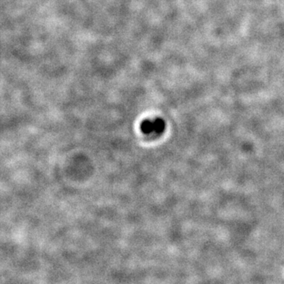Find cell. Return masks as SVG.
Listing matches in <instances>:
<instances>
[{"label": "cell", "instance_id": "obj_1", "mask_svg": "<svg viewBox=\"0 0 284 284\" xmlns=\"http://www.w3.org/2000/svg\"><path fill=\"white\" fill-rule=\"evenodd\" d=\"M166 124L162 119H147L140 125V129L143 134L149 136H159L165 130Z\"/></svg>", "mask_w": 284, "mask_h": 284}]
</instances>
